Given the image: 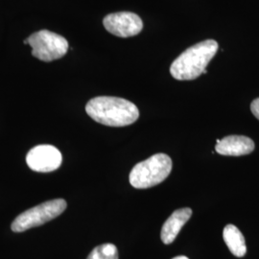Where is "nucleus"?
I'll return each mask as SVG.
<instances>
[{"mask_svg": "<svg viewBox=\"0 0 259 259\" xmlns=\"http://www.w3.org/2000/svg\"><path fill=\"white\" fill-rule=\"evenodd\" d=\"M87 113L93 120L111 127L128 126L139 119V111L134 103L112 96H99L90 100Z\"/></svg>", "mask_w": 259, "mask_h": 259, "instance_id": "f257e3e1", "label": "nucleus"}, {"mask_svg": "<svg viewBox=\"0 0 259 259\" xmlns=\"http://www.w3.org/2000/svg\"><path fill=\"white\" fill-rule=\"evenodd\" d=\"M218 42L207 39L189 47L170 66V73L180 81L194 80L204 73L206 66L216 55Z\"/></svg>", "mask_w": 259, "mask_h": 259, "instance_id": "f03ea898", "label": "nucleus"}, {"mask_svg": "<svg viewBox=\"0 0 259 259\" xmlns=\"http://www.w3.org/2000/svg\"><path fill=\"white\" fill-rule=\"evenodd\" d=\"M172 159L166 154H156L138 163L130 173V184L138 189H146L162 183L170 175Z\"/></svg>", "mask_w": 259, "mask_h": 259, "instance_id": "7ed1b4c3", "label": "nucleus"}, {"mask_svg": "<svg viewBox=\"0 0 259 259\" xmlns=\"http://www.w3.org/2000/svg\"><path fill=\"white\" fill-rule=\"evenodd\" d=\"M64 199H55L34 206L19 214L12 224V231L22 232L39 227L60 216L66 208Z\"/></svg>", "mask_w": 259, "mask_h": 259, "instance_id": "20e7f679", "label": "nucleus"}, {"mask_svg": "<svg viewBox=\"0 0 259 259\" xmlns=\"http://www.w3.org/2000/svg\"><path fill=\"white\" fill-rule=\"evenodd\" d=\"M32 55L42 62H52L67 53L68 41L61 35L48 30H40L27 37Z\"/></svg>", "mask_w": 259, "mask_h": 259, "instance_id": "39448f33", "label": "nucleus"}, {"mask_svg": "<svg viewBox=\"0 0 259 259\" xmlns=\"http://www.w3.org/2000/svg\"><path fill=\"white\" fill-rule=\"evenodd\" d=\"M103 24L108 32L119 37L137 36L143 28L141 19L138 15L131 12L110 14L105 17Z\"/></svg>", "mask_w": 259, "mask_h": 259, "instance_id": "423d86ee", "label": "nucleus"}, {"mask_svg": "<svg viewBox=\"0 0 259 259\" xmlns=\"http://www.w3.org/2000/svg\"><path fill=\"white\" fill-rule=\"evenodd\" d=\"M62 161L61 152L52 145H37L29 151L26 157L29 168L41 173L55 171L61 166Z\"/></svg>", "mask_w": 259, "mask_h": 259, "instance_id": "0eeeda50", "label": "nucleus"}, {"mask_svg": "<svg viewBox=\"0 0 259 259\" xmlns=\"http://www.w3.org/2000/svg\"><path fill=\"white\" fill-rule=\"evenodd\" d=\"M215 150L223 156H245L254 150V142L244 136H229L217 140Z\"/></svg>", "mask_w": 259, "mask_h": 259, "instance_id": "6e6552de", "label": "nucleus"}, {"mask_svg": "<svg viewBox=\"0 0 259 259\" xmlns=\"http://www.w3.org/2000/svg\"><path fill=\"white\" fill-rule=\"evenodd\" d=\"M192 215V210L189 207H185L175 210L171 216L167 219L162 226L160 237L161 240L169 245L176 239L178 234L181 232L182 228L185 226Z\"/></svg>", "mask_w": 259, "mask_h": 259, "instance_id": "1a4fd4ad", "label": "nucleus"}, {"mask_svg": "<svg viewBox=\"0 0 259 259\" xmlns=\"http://www.w3.org/2000/svg\"><path fill=\"white\" fill-rule=\"evenodd\" d=\"M223 238L233 255L243 257L247 252V246L242 232L234 226L228 225L223 231Z\"/></svg>", "mask_w": 259, "mask_h": 259, "instance_id": "9d476101", "label": "nucleus"}, {"mask_svg": "<svg viewBox=\"0 0 259 259\" xmlns=\"http://www.w3.org/2000/svg\"><path fill=\"white\" fill-rule=\"evenodd\" d=\"M88 259H118V250L113 244H103L93 249Z\"/></svg>", "mask_w": 259, "mask_h": 259, "instance_id": "9b49d317", "label": "nucleus"}, {"mask_svg": "<svg viewBox=\"0 0 259 259\" xmlns=\"http://www.w3.org/2000/svg\"><path fill=\"white\" fill-rule=\"evenodd\" d=\"M250 111L259 120V98L254 99L250 104Z\"/></svg>", "mask_w": 259, "mask_h": 259, "instance_id": "f8f14e48", "label": "nucleus"}, {"mask_svg": "<svg viewBox=\"0 0 259 259\" xmlns=\"http://www.w3.org/2000/svg\"><path fill=\"white\" fill-rule=\"evenodd\" d=\"M172 259H189L188 257H186L185 255H180V256H176V257H174V258Z\"/></svg>", "mask_w": 259, "mask_h": 259, "instance_id": "ddd939ff", "label": "nucleus"}, {"mask_svg": "<svg viewBox=\"0 0 259 259\" xmlns=\"http://www.w3.org/2000/svg\"><path fill=\"white\" fill-rule=\"evenodd\" d=\"M23 42H24V44H25V45H28V39H27V38H26V39H25V40H24V41H23Z\"/></svg>", "mask_w": 259, "mask_h": 259, "instance_id": "4468645a", "label": "nucleus"}]
</instances>
